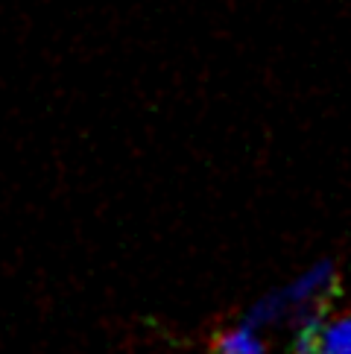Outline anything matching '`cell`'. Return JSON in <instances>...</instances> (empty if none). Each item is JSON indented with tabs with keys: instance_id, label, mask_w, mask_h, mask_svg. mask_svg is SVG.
<instances>
[{
	"instance_id": "6da1fadb",
	"label": "cell",
	"mask_w": 351,
	"mask_h": 354,
	"mask_svg": "<svg viewBox=\"0 0 351 354\" xmlns=\"http://www.w3.org/2000/svg\"><path fill=\"white\" fill-rule=\"evenodd\" d=\"M336 284V270L331 261H319L310 270L298 272L293 281H287L278 290H269L263 299H258L252 308L246 310L243 322L255 325L258 331L278 325V322H298L307 313H316L319 305Z\"/></svg>"
},
{
	"instance_id": "7a4b0ae2",
	"label": "cell",
	"mask_w": 351,
	"mask_h": 354,
	"mask_svg": "<svg viewBox=\"0 0 351 354\" xmlns=\"http://www.w3.org/2000/svg\"><path fill=\"white\" fill-rule=\"evenodd\" d=\"M214 354H267V343L255 325L240 322L214 337Z\"/></svg>"
},
{
	"instance_id": "3957f363",
	"label": "cell",
	"mask_w": 351,
	"mask_h": 354,
	"mask_svg": "<svg viewBox=\"0 0 351 354\" xmlns=\"http://www.w3.org/2000/svg\"><path fill=\"white\" fill-rule=\"evenodd\" d=\"M316 348L325 354H351V313L322 319L316 334Z\"/></svg>"
},
{
	"instance_id": "277c9868",
	"label": "cell",
	"mask_w": 351,
	"mask_h": 354,
	"mask_svg": "<svg viewBox=\"0 0 351 354\" xmlns=\"http://www.w3.org/2000/svg\"><path fill=\"white\" fill-rule=\"evenodd\" d=\"M307 354H325V351H319V348H313V351H307Z\"/></svg>"
}]
</instances>
